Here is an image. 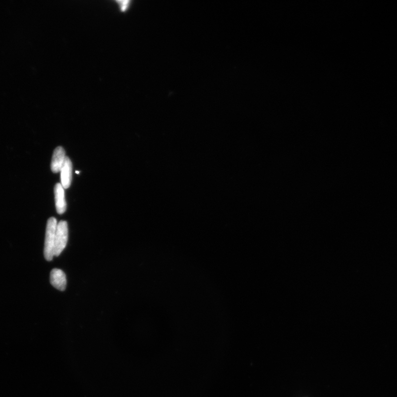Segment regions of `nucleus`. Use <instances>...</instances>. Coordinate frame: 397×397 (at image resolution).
Returning <instances> with one entry per match:
<instances>
[{
  "label": "nucleus",
  "instance_id": "nucleus-1",
  "mask_svg": "<svg viewBox=\"0 0 397 397\" xmlns=\"http://www.w3.org/2000/svg\"><path fill=\"white\" fill-rule=\"evenodd\" d=\"M57 225V220L55 218L52 217L48 220L44 250V256L48 261H51L54 256L55 235Z\"/></svg>",
  "mask_w": 397,
  "mask_h": 397
},
{
  "label": "nucleus",
  "instance_id": "nucleus-2",
  "mask_svg": "<svg viewBox=\"0 0 397 397\" xmlns=\"http://www.w3.org/2000/svg\"><path fill=\"white\" fill-rule=\"evenodd\" d=\"M68 225L65 221H60L56 231L54 256H59L65 249L68 240Z\"/></svg>",
  "mask_w": 397,
  "mask_h": 397
},
{
  "label": "nucleus",
  "instance_id": "nucleus-3",
  "mask_svg": "<svg viewBox=\"0 0 397 397\" xmlns=\"http://www.w3.org/2000/svg\"><path fill=\"white\" fill-rule=\"evenodd\" d=\"M54 195L56 208L59 214L62 215L66 210L67 204L65 197V191L62 184L57 183L54 187Z\"/></svg>",
  "mask_w": 397,
  "mask_h": 397
},
{
  "label": "nucleus",
  "instance_id": "nucleus-4",
  "mask_svg": "<svg viewBox=\"0 0 397 397\" xmlns=\"http://www.w3.org/2000/svg\"><path fill=\"white\" fill-rule=\"evenodd\" d=\"M62 185L64 189H68L71 184L73 176V164L70 159L66 156L61 170Z\"/></svg>",
  "mask_w": 397,
  "mask_h": 397
},
{
  "label": "nucleus",
  "instance_id": "nucleus-5",
  "mask_svg": "<svg viewBox=\"0 0 397 397\" xmlns=\"http://www.w3.org/2000/svg\"><path fill=\"white\" fill-rule=\"evenodd\" d=\"M50 283L60 291L65 290L67 281L65 272L59 269H54L50 272Z\"/></svg>",
  "mask_w": 397,
  "mask_h": 397
},
{
  "label": "nucleus",
  "instance_id": "nucleus-6",
  "mask_svg": "<svg viewBox=\"0 0 397 397\" xmlns=\"http://www.w3.org/2000/svg\"><path fill=\"white\" fill-rule=\"evenodd\" d=\"M65 158V151L63 147L58 146L55 148L51 163V169L53 173L57 174L61 171Z\"/></svg>",
  "mask_w": 397,
  "mask_h": 397
},
{
  "label": "nucleus",
  "instance_id": "nucleus-7",
  "mask_svg": "<svg viewBox=\"0 0 397 397\" xmlns=\"http://www.w3.org/2000/svg\"><path fill=\"white\" fill-rule=\"evenodd\" d=\"M76 174H79V171H76Z\"/></svg>",
  "mask_w": 397,
  "mask_h": 397
}]
</instances>
